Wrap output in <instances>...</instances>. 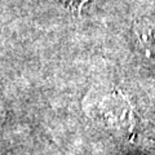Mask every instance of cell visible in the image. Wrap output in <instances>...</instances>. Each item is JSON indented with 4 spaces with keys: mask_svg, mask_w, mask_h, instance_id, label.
Returning a JSON list of instances; mask_svg holds the SVG:
<instances>
[{
    "mask_svg": "<svg viewBox=\"0 0 155 155\" xmlns=\"http://www.w3.org/2000/svg\"><path fill=\"white\" fill-rule=\"evenodd\" d=\"M69 2H75V3H80V2H83V0H69Z\"/></svg>",
    "mask_w": 155,
    "mask_h": 155,
    "instance_id": "6da1fadb",
    "label": "cell"
},
{
    "mask_svg": "<svg viewBox=\"0 0 155 155\" xmlns=\"http://www.w3.org/2000/svg\"><path fill=\"white\" fill-rule=\"evenodd\" d=\"M0 119H2V113H0Z\"/></svg>",
    "mask_w": 155,
    "mask_h": 155,
    "instance_id": "7a4b0ae2",
    "label": "cell"
}]
</instances>
